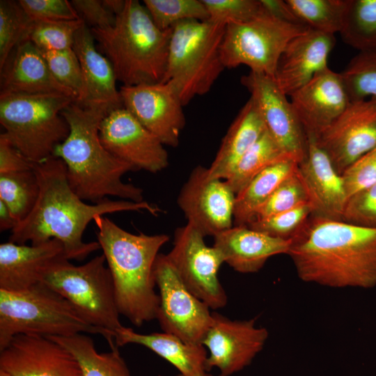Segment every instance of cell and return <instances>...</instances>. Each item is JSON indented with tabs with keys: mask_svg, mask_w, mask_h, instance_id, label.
Wrapping results in <instances>:
<instances>
[{
	"mask_svg": "<svg viewBox=\"0 0 376 376\" xmlns=\"http://www.w3.org/2000/svg\"><path fill=\"white\" fill-rule=\"evenodd\" d=\"M288 159L293 160L266 130L240 159L225 181L237 194L265 169Z\"/></svg>",
	"mask_w": 376,
	"mask_h": 376,
	"instance_id": "obj_31",
	"label": "cell"
},
{
	"mask_svg": "<svg viewBox=\"0 0 376 376\" xmlns=\"http://www.w3.org/2000/svg\"><path fill=\"white\" fill-rule=\"evenodd\" d=\"M306 136L318 137L350 102L340 73L329 67L320 70L290 96Z\"/></svg>",
	"mask_w": 376,
	"mask_h": 376,
	"instance_id": "obj_20",
	"label": "cell"
},
{
	"mask_svg": "<svg viewBox=\"0 0 376 376\" xmlns=\"http://www.w3.org/2000/svg\"><path fill=\"white\" fill-rule=\"evenodd\" d=\"M63 258H67L64 247L56 239L30 246L9 241L1 243L0 289L7 291L26 290L41 282L47 269Z\"/></svg>",
	"mask_w": 376,
	"mask_h": 376,
	"instance_id": "obj_24",
	"label": "cell"
},
{
	"mask_svg": "<svg viewBox=\"0 0 376 376\" xmlns=\"http://www.w3.org/2000/svg\"><path fill=\"white\" fill-rule=\"evenodd\" d=\"M315 138L341 175L352 163L376 147V98L350 102Z\"/></svg>",
	"mask_w": 376,
	"mask_h": 376,
	"instance_id": "obj_15",
	"label": "cell"
},
{
	"mask_svg": "<svg viewBox=\"0 0 376 376\" xmlns=\"http://www.w3.org/2000/svg\"><path fill=\"white\" fill-rule=\"evenodd\" d=\"M204 237L187 223L175 230L173 246L166 255L188 289L210 308L219 309L228 301L218 277L224 259L216 247L205 244Z\"/></svg>",
	"mask_w": 376,
	"mask_h": 376,
	"instance_id": "obj_12",
	"label": "cell"
},
{
	"mask_svg": "<svg viewBox=\"0 0 376 376\" xmlns=\"http://www.w3.org/2000/svg\"><path fill=\"white\" fill-rule=\"evenodd\" d=\"M143 3L162 30L171 29L184 20L206 21L210 18L203 0H143Z\"/></svg>",
	"mask_w": 376,
	"mask_h": 376,
	"instance_id": "obj_36",
	"label": "cell"
},
{
	"mask_svg": "<svg viewBox=\"0 0 376 376\" xmlns=\"http://www.w3.org/2000/svg\"><path fill=\"white\" fill-rule=\"evenodd\" d=\"M84 24L81 19L71 21H33L29 40L40 50L71 49L77 31Z\"/></svg>",
	"mask_w": 376,
	"mask_h": 376,
	"instance_id": "obj_38",
	"label": "cell"
},
{
	"mask_svg": "<svg viewBox=\"0 0 376 376\" xmlns=\"http://www.w3.org/2000/svg\"><path fill=\"white\" fill-rule=\"evenodd\" d=\"M241 84L248 90L265 123L267 131L297 164L306 156L307 139L288 95L272 77L249 72Z\"/></svg>",
	"mask_w": 376,
	"mask_h": 376,
	"instance_id": "obj_16",
	"label": "cell"
},
{
	"mask_svg": "<svg viewBox=\"0 0 376 376\" xmlns=\"http://www.w3.org/2000/svg\"><path fill=\"white\" fill-rule=\"evenodd\" d=\"M340 75L350 102L376 98V51L359 52Z\"/></svg>",
	"mask_w": 376,
	"mask_h": 376,
	"instance_id": "obj_37",
	"label": "cell"
},
{
	"mask_svg": "<svg viewBox=\"0 0 376 376\" xmlns=\"http://www.w3.org/2000/svg\"><path fill=\"white\" fill-rule=\"evenodd\" d=\"M103 332L89 324L61 295L42 282L22 291L0 289V350L17 335L68 337Z\"/></svg>",
	"mask_w": 376,
	"mask_h": 376,
	"instance_id": "obj_8",
	"label": "cell"
},
{
	"mask_svg": "<svg viewBox=\"0 0 376 376\" xmlns=\"http://www.w3.org/2000/svg\"><path fill=\"white\" fill-rule=\"evenodd\" d=\"M91 30L123 86L162 82L172 28L159 29L143 3L126 0L113 26Z\"/></svg>",
	"mask_w": 376,
	"mask_h": 376,
	"instance_id": "obj_5",
	"label": "cell"
},
{
	"mask_svg": "<svg viewBox=\"0 0 376 376\" xmlns=\"http://www.w3.org/2000/svg\"><path fill=\"white\" fill-rule=\"evenodd\" d=\"M39 50L55 79L77 95V102L80 101L84 84L80 63L73 49Z\"/></svg>",
	"mask_w": 376,
	"mask_h": 376,
	"instance_id": "obj_39",
	"label": "cell"
},
{
	"mask_svg": "<svg viewBox=\"0 0 376 376\" xmlns=\"http://www.w3.org/2000/svg\"><path fill=\"white\" fill-rule=\"evenodd\" d=\"M104 147L136 171L157 173L169 165L164 145L125 108L114 110L102 120L99 130Z\"/></svg>",
	"mask_w": 376,
	"mask_h": 376,
	"instance_id": "obj_17",
	"label": "cell"
},
{
	"mask_svg": "<svg viewBox=\"0 0 376 376\" xmlns=\"http://www.w3.org/2000/svg\"><path fill=\"white\" fill-rule=\"evenodd\" d=\"M226 24L187 19L172 27L166 70L169 82L183 106L208 93L225 67L221 45Z\"/></svg>",
	"mask_w": 376,
	"mask_h": 376,
	"instance_id": "obj_6",
	"label": "cell"
},
{
	"mask_svg": "<svg viewBox=\"0 0 376 376\" xmlns=\"http://www.w3.org/2000/svg\"><path fill=\"white\" fill-rule=\"evenodd\" d=\"M0 370L10 376H83L75 357L50 337L15 336L0 350Z\"/></svg>",
	"mask_w": 376,
	"mask_h": 376,
	"instance_id": "obj_19",
	"label": "cell"
},
{
	"mask_svg": "<svg viewBox=\"0 0 376 376\" xmlns=\"http://www.w3.org/2000/svg\"><path fill=\"white\" fill-rule=\"evenodd\" d=\"M288 255L304 282L343 288L376 286V228L311 214Z\"/></svg>",
	"mask_w": 376,
	"mask_h": 376,
	"instance_id": "obj_2",
	"label": "cell"
},
{
	"mask_svg": "<svg viewBox=\"0 0 376 376\" xmlns=\"http://www.w3.org/2000/svg\"><path fill=\"white\" fill-rule=\"evenodd\" d=\"M18 222L13 216L7 205L0 200V230L3 232L13 230Z\"/></svg>",
	"mask_w": 376,
	"mask_h": 376,
	"instance_id": "obj_49",
	"label": "cell"
},
{
	"mask_svg": "<svg viewBox=\"0 0 376 376\" xmlns=\"http://www.w3.org/2000/svg\"><path fill=\"white\" fill-rule=\"evenodd\" d=\"M115 343L118 347L127 344L144 346L171 363L183 376L209 374L205 347L201 344L187 343L170 334H140L123 326L116 332Z\"/></svg>",
	"mask_w": 376,
	"mask_h": 376,
	"instance_id": "obj_27",
	"label": "cell"
},
{
	"mask_svg": "<svg viewBox=\"0 0 376 376\" xmlns=\"http://www.w3.org/2000/svg\"><path fill=\"white\" fill-rule=\"evenodd\" d=\"M212 318L201 343L209 351L207 368H218L219 376H230L251 363L263 349L269 333L256 326L255 318L230 320L215 312Z\"/></svg>",
	"mask_w": 376,
	"mask_h": 376,
	"instance_id": "obj_14",
	"label": "cell"
},
{
	"mask_svg": "<svg viewBox=\"0 0 376 376\" xmlns=\"http://www.w3.org/2000/svg\"><path fill=\"white\" fill-rule=\"evenodd\" d=\"M41 282L65 298L89 324L101 330L110 348L117 347L116 332L123 325L103 253L81 265L67 258L59 260L47 269Z\"/></svg>",
	"mask_w": 376,
	"mask_h": 376,
	"instance_id": "obj_9",
	"label": "cell"
},
{
	"mask_svg": "<svg viewBox=\"0 0 376 376\" xmlns=\"http://www.w3.org/2000/svg\"><path fill=\"white\" fill-rule=\"evenodd\" d=\"M266 130L260 113L250 97L222 139L217 155L208 168L209 175L226 180L240 159Z\"/></svg>",
	"mask_w": 376,
	"mask_h": 376,
	"instance_id": "obj_28",
	"label": "cell"
},
{
	"mask_svg": "<svg viewBox=\"0 0 376 376\" xmlns=\"http://www.w3.org/2000/svg\"><path fill=\"white\" fill-rule=\"evenodd\" d=\"M291 241L234 225L214 236L213 246L235 271L249 274L258 272L274 256L288 255Z\"/></svg>",
	"mask_w": 376,
	"mask_h": 376,
	"instance_id": "obj_26",
	"label": "cell"
},
{
	"mask_svg": "<svg viewBox=\"0 0 376 376\" xmlns=\"http://www.w3.org/2000/svg\"><path fill=\"white\" fill-rule=\"evenodd\" d=\"M292 10L311 29L334 35L340 33L347 0H286Z\"/></svg>",
	"mask_w": 376,
	"mask_h": 376,
	"instance_id": "obj_34",
	"label": "cell"
},
{
	"mask_svg": "<svg viewBox=\"0 0 376 376\" xmlns=\"http://www.w3.org/2000/svg\"><path fill=\"white\" fill-rule=\"evenodd\" d=\"M38 195L39 185L33 166L30 170L0 174V200L18 223L31 213Z\"/></svg>",
	"mask_w": 376,
	"mask_h": 376,
	"instance_id": "obj_33",
	"label": "cell"
},
{
	"mask_svg": "<svg viewBox=\"0 0 376 376\" xmlns=\"http://www.w3.org/2000/svg\"><path fill=\"white\" fill-rule=\"evenodd\" d=\"M75 101L62 94H0L2 133L32 163L42 162L68 137L61 111Z\"/></svg>",
	"mask_w": 376,
	"mask_h": 376,
	"instance_id": "obj_7",
	"label": "cell"
},
{
	"mask_svg": "<svg viewBox=\"0 0 376 376\" xmlns=\"http://www.w3.org/2000/svg\"><path fill=\"white\" fill-rule=\"evenodd\" d=\"M236 194L227 182L196 166L182 186L178 204L187 219L205 237L215 236L233 225Z\"/></svg>",
	"mask_w": 376,
	"mask_h": 376,
	"instance_id": "obj_13",
	"label": "cell"
},
{
	"mask_svg": "<svg viewBox=\"0 0 376 376\" xmlns=\"http://www.w3.org/2000/svg\"><path fill=\"white\" fill-rule=\"evenodd\" d=\"M65 347L77 359L83 376H130L118 347L100 353L93 340L85 334L68 337L47 336Z\"/></svg>",
	"mask_w": 376,
	"mask_h": 376,
	"instance_id": "obj_30",
	"label": "cell"
},
{
	"mask_svg": "<svg viewBox=\"0 0 376 376\" xmlns=\"http://www.w3.org/2000/svg\"><path fill=\"white\" fill-rule=\"evenodd\" d=\"M95 42L91 28L86 24L75 36L72 49L79 59L84 84V95L77 102L109 114L123 107V104L113 67L97 50Z\"/></svg>",
	"mask_w": 376,
	"mask_h": 376,
	"instance_id": "obj_23",
	"label": "cell"
},
{
	"mask_svg": "<svg viewBox=\"0 0 376 376\" xmlns=\"http://www.w3.org/2000/svg\"><path fill=\"white\" fill-rule=\"evenodd\" d=\"M19 3L33 21H71L81 19L67 0H19Z\"/></svg>",
	"mask_w": 376,
	"mask_h": 376,
	"instance_id": "obj_45",
	"label": "cell"
},
{
	"mask_svg": "<svg viewBox=\"0 0 376 376\" xmlns=\"http://www.w3.org/2000/svg\"><path fill=\"white\" fill-rule=\"evenodd\" d=\"M340 33L359 52L376 51V0H347Z\"/></svg>",
	"mask_w": 376,
	"mask_h": 376,
	"instance_id": "obj_32",
	"label": "cell"
},
{
	"mask_svg": "<svg viewBox=\"0 0 376 376\" xmlns=\"http://www.w3.org/2000/svg\"><path fill=\"white\" fill-rule=\"evenodd\" d=\"M123 107L164 146L177 147L185 125L183 104L169 82L122 86Z\"/></svg>",
	"mask_w": 376,
	"mask_h": 376,
	"instance_id": "obj_18",
	"label": "cell"
},
{
	"mask_svg": "<svg viewBox=\"0 0 376 376\" xmlns=\"http://www.w3.org/2000/svg\"><path fill=\"white\" fill-rule=\"evenodd\" d=\"M310 28L287 23L268 15L243 23L226 25L221 45L225 68L246 65L250 72L274 77L280 56L288 43Z\"/></svg>",
	"mask_w": 376,
	"mask_h": 376,
	"instance_id": "obj_10",
	"label": "cell"
},
{
	"mask_svg": "<svg viewBox=\"0 0 376 376\" xmlns=\"http://www.w3.org/2000/svg\"><path fill=\"white\" fill-rule=\"evenodd\" d=\"M297 163L285 160L273 164L258 174L236 194L233 223L247 226L252 222L260 207L280 185L295 172Z\"/></svg>",
	"mask_w": 376,
	"mask_h": 376,
	"instance_id": "obj_29",
	"label": "cell"
},
{
	"mask_svg": "<svg viewBox=\"0 0 376 376\" xmlns=\"http://www.w3.org/2000/svg\"><path fill=\"white\" fill-rule=\"evenodd\" d=\"M312 213L310 204L305 203L265 219H255L247 226L272 237L290 240L301 229Z\"/></svg>",
	"mask_w": 376,
	"mask_h": 376,
	"instance_id": "obj_40",
	"label": "cell"
},
{
	"mask_svg": "<svg viewBox=\"0 0 376 376\" xmlns=\"http://www.w3.org/2000/svg\"><path fill=\"white\" fill-rule=\"evenodd\" d=\"M33 24L18 1H0V68L15 47L29 40Z\"/></svg>",
	"mask_w": 376,
	"mask_h": 376,
	"instance_id": "obj_35",
	"label": "cell"
},
{
	"mask_svg": "<svg viewBox=\"0 0 376 376\" xmlns=\"http://www.w3.org/2000/svg\"><path fill=\"white\" fill-rule=\"evenodd\" d=\"M210 20L225 24L243 23L267 15L260 0H203Z\"/></svg>",
	"mask_w": 376,
	"mask_h": 376,
	"instance_id": "obj_42",
	"label": "cell"
},
{
	"mask_svg": "<svg viewBox=\"0 0 376 376\" xmlns=\"http://www.w3.org/2000/svg\"><path fill=\"white\" fill-rule=\"evenodd\" d=\"M61 115L69 125L68 137L56 148L53 156L66 166L68 183L83 201L97 203L114 196L121 200L143 202V189L123 181L133 166L111 154L102 145L100 126L108 115L86 108L76 101L66 107Z\"/></svg>",
	"mask_w": 376,
	"mask_h": 376,
	"instance_id": "obj_3",
	"label": "cell"
},
{
	"mask_svg": "<svg viewBox=\"0 0 376 376\" xmlns=\"http://www.w3.org/2000/svg\"><path fill=\"white\" fill-rule=\"evenodd\" d=\"M39 185V195L28 217L11 230L9 242L37 245L50 240H59L68 260H83L100 248L98 242H86L84 233L97 216L127 212L147 211L157 216L162 210L146 201L134 202L106 198L87 203L70 187L66 166L58 157L52 156L33 164Z\"/></svg>",
	"mask_w": 376,
	"mask_h": 376,
	"instance_id": "obj_1",
	"label": "cell"
},
{
	"mask_svg": "<svg viewBox=\"0 0 376 376\" xmlns=\"http://www.w3.org/2000/svg\"><path fill=\"white\" fill-rule=\"evenodd\" d=\"M335 43L334 35L311 29L293 38L281 54L273 77L281 91L290 96L329 67Z\"/></svg>",
	"mask_w": 376,
	"mask_h": 376,
	"instance_id": "obj_22",
	"label": "cell"
},
{
	"mask_svg": "<svg viewBox=\"0 0 376 376\" xmlns=\"http://www.w3.org/2000/svg\"><path fill=\"white\" fill-rule=\"evenodd\" d=\"M0 94L77 95L52 74L39 49L29 40L19 44L0 68Z\"/></svg>",
	"mask_w": 376,
	"mask_h": 376,
	"instance_id": "obj_25",
	"label": "cell"
},
{
	"mask_svg": "<svg viewBox=\"0 0 376 376\" xmlns=\"http://www.w3.org/2000/svg\"><path fill=\"white\" fill-rule=\"evenodd\" d=\"M104 6L116 16L124 8L126 0H102Z\"/></svg>",
	"mask_w": 376,
	"mask_h": 376,
	"instance_id": "obj_50",
	"label": "cell"
},
{
	"mask_svg": "<svg viewBox=\"0 0 376 376\" xmlns=\"http://www.w3.org/2000/svg\"><path fill=\"white\" fill-rule=\"evenodd\" d=\"M348 198L376 184V147L352 163L341 174Z\"/></svg>",
	"mask_w": 376,
	"mask_h": 376,
	"instance_id": "obj_44",
	"label": "cell"
},
{
	"mask_svg": "<svg viewBox=\"0 0 376 376\" xmlns=\"http://www.w3.org/2000/svg\"><path fill=\"white\" fill-rule=\"evenodd\" d=\"M0 376H10L9 374L6 372L0 370Z\"/></svg>",
	"mask_w": 376,
	"mask_h": 376,
	"instance_id": "obj_51",
	"label": "cell"
},
{
	"mask_svg": "<svg viewBox=\"0 0 376 376\" xmlns=\"http://www.w3.org/2000/svg\"><path fill=\"white\" fill-rule=\"evenodd\" d=\"M33 163L29 161L1 133L0 134V174L20 172L32 169Z\"/></svg>",
	"mask_w": 376,
	"mask_h": 376,
	"instance_id": "obj_47",
	"label": "cell"
},
{
	"mask_svg": "<svg viewBox=\"0 0 376 376\" xmlns=\"http://www.w3.org/2000/svg\"><path fill=\"white\" fill-rule=\"evenodd\" d=\"M154 274L159 290L157 319L162 331L191 344H201L212 323L210 308L186 286L166 254L159 253Z\"/></svg>",
	"mask_w": 376,
	"mask_h": 376,
	"instance_id": "obj_11",
	"label": "cell"
},
{
	"mask_svg": "<svg viewBox=\"0 0 376 376\" xmlns=\"http://www.w3.org/2000/svg\"><path fill=\"white\" fill-rule=\"evenodd\" d=\"M176 376H183V375H182L181 374H178V375H177ZM207 376H212V375L210 373H209V374L207 375Z\"/></svg>",
	"mask_w": 376,
	"mask_h": 376,
	"instance_id": "obj_52",
	"label": "cell"
},
{
	"mask_svg": "<svg viewBox=\"0 0 376 376\" xmlns=\"http://www.w3.org/2000/svg\"><path fill=\"white\" fill-rule=\"evenodd\" d=\"M97 242L111 272L120 315L141 327L157 319L159 296L155 290L154 265L166 234H133L110 219H93Z\"/></svg>",
	"mask_w": 376,
	"mask_h": 376,
	"instance_id": "obj_4",
	"label": "cell"
},
{
	"mask_svg": "<svg viewBox=\"0 0 376 376\" xmlns=\"http://www.w3.org/2000/svg\"><path fill=\"white\" fill-rule=\"evenodd\" d=\"M341 221L368 228H376V184L349 197Z\"/></svg>",
	"mask_w": 376,
	"mask_h": 376,
	"instance_id": "obj_43",
	"label": "cell"
},
{
	"mask_svg": "<svg viewBox=\"0 0 376 376\" xmlns=\"http://www.w3.org/2000/svg\"><path fill=\"white\" fill-rule=\"evenodd\" d=\"M260 2L268 15L287 23L304 25L286 0H260Z\"/></svg>",
	"mask_w": 376,
	"mask_h": 376,
	"instance_id": "obj_48",
	"label": "cell"
},
{
	"mask_svg": "<svg viewBox=\"0 0 376 376\" xmlns=\"http://www.w3.org/2000/svg\"><path fill=\"white\" fill-rule=\"evenodd\" d=\"M306 139V154L297 164V173L307 193L312 214L341 221L347 200L342 177L315 136L308 135Z\"/></svg>",
	"mask_w": 376,
	"mask_h": 376,
	"instance_id": "obj_21",
	"label": "cell"
},
{
	"mask_svg": "<svg viewBox=\"0 0 376 376\" xmlns=\"http://www.w3.org/2000/svg\"><path fill=\"white\" fill-rule=\"evenodd\" d=\"M72 6L91 29H105L113 26L116 16L104 5L102 0H72Z\"/></svg>",
	"mask_w": 376,
	"mask_h": 376,
	"instance_id": "obj_46",
	"label": "cell"
},
{
	"mask_svg": "<svg viewBox=\"0 0 376 376\" xmlns=\"http://www.w3.org/2000/svg\"><path fill=\"white\" fill-rule=\"evenodd\" d=\"M305 203H308V198L296 170L280 185L260 207L255 219H265L292 210Z\"/></svg>",
	"mask_w": 376,
	"mask_h": 376,
	"instance_id": "obj_41",
	"label": "cell"
}]
</instances>
